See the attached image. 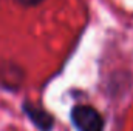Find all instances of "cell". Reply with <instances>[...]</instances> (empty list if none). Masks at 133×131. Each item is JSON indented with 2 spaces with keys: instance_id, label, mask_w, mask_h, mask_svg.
<instances>
[{
  "instance_id": "6da1fadb",
  "label": "cell",
  "mask_w": 133,
  "mask_h": 131,
  "mask_svg": "<svg viewBox=\"0 0 133 131\" xmlns=\"http://www.w3.org/2000/svg\"><path fill=\"white\" fill-rule=\"evenodd\" d=\"M71 120L77 131H104V119L98 110L90 105H76Z\"/></svg>"
},
{
  "instance_id": "3957f363",
  "label": "cell",
  "mask_w": 133,
  "mask_h": 131,
  "mask_svg": "<svg viewBox=\"0 0 133 131\" xmlns=\"http://www.w3.org/2000/svg\"><path fill=\"white\" fill-rule=\"evenodd\" d=\"M20 5H23V6H34V5H39L40 2H43V0H17Z\"/></svg>"
},
{
  "instance_id": "7a4b0ae2",
  "label": "cell",
  "mask_w": 133,
  "mask_h": 131,
  "mask_svg": "<svg viewBox=\"0 0 133 131\" xmlns=\"http://www.w3.org/2000/svg\"><path fill=\"white\" fill-rule=\"evenodd\" d=\"M26 113L31 116V119L36 122V125L40 127L42 130L46 131V130L51 128L53 119H51V116H48V114L43 113L42 110H37V108H33V106H28V105H26Z\"/></svg>"
}]
</instances>
